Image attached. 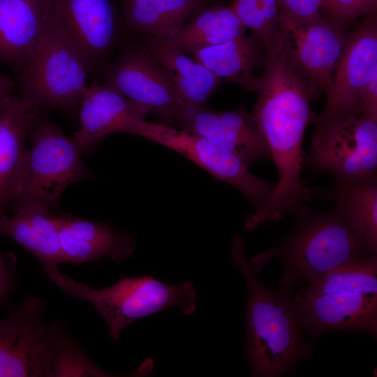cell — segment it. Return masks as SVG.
<instances>
[{
	"mask_svg": "<svg viewBox=\"0 0 377 377\" xmlns=\"http://www.w3.org/2000/svg\"><path fill=\"white\" fill-rule=\"evenodd\" d=\"M230 251L247 287L246 357L252 376L293 373L311 351L302 337L293 295L290 290H273L261 283L249 265L241 237L233 238Z\"/></svg>",
	"mask_w": 377,
	"mask_h": 377,
	"instance_id": "obj_1",
	"label": "cell"
},
{
	"mask_svg": "<svg viewBox=\"0 0 377 377\" xmlns=\"http://www.w3.org/2000/svg\"><path fill=\"white\" fill-rule=\"evenodd\" d=\"M294 214V227L286 239L249 262L257 273L279 258L280 288H302L348 263L376 254L336 207L321 212L301 206Z\"/></svg>",
	"mask_w": 377,
	"mask_h": 377,
	"instance_id": "obj_2",
	"label": "cell"
},
{
	"mask_svg": "<svg viewBox=\"0 0 377 377\" xmlns=\"http://www.w3.org/2000/svg\"><path fill=\"white\" fill-rule=\"evenodd\" d=\"M302 330L311 337L332 330L377 334V257L334 269L293 295Z\"/></svg>",
	"mask_w": 377,
	"mask_h": 377,
	"instance_id": "obj_3",
	"label": "cell"
},
{
	"mask_svg": "<svg viewBox=\"0 0 377 377\" xmlns=\"http://www.w3.org/2000/svg\"><path fill=\"white\" fill-rule=\"evenodd\" d=\"M91 71L58 20L48 0L38 47L17 80L20 96L37 107L77 110Z\"/></svg>",
	"mask_w": 377,
	"mask_h": 377,
	"instance_id": "obj_4",
	"label": "cell"
},
{
	"mask_svg": "<svg viewBox=\"0 0 377 377\" xmlns=\"http://www.w3.org/2000/svg\"><path fill=\"white\" fill-rule=\"evenodd\" d=\"M54 283L68 295L90 304L114 341L128 325L154 313L176 307L189 315L196 309V290L191 281L169 284L146 275L121 278L112 286L95 289L61 273Z\"/></svg>",
	"mask_w": 377,
	"mask_h": 377,
	"instance_id": "obj_5",
	"label": "cell"
},
{
	"mask_svg": "<svg viewBox=\"0 0 377 377\" xmlns=\"http://www.w3.org/2000/svg\"><path fill=\"white\" fill-rule=\"evenodd\" d=\"M29 137L30 148L19 192L10 205L12 208L29 202L52 208L68 186L94 178L73 138L50 120L38 116Z\"/></svg>",
	"mask_w": 377,
	"mask_h": 377,
	"instance_id": "obj_6",
	"label": "cell"
},
{
	"mask_svg": "<svg viewBox=\"0 0 377 377\" xmlns=\"http://www.w3.org/2000/svg\"><path fill=\"white\" fill-rule=\"evenodd\" d=\"M306 161L337 184L376 177L377 115L357 108L317 123Z\"/></svg>",
	"mask_w": 377,
	"mask_h": 377,
	"instance_id": "obj_7",
	"label": "cell"
},
{
	"mask_svg": "<svg viewBox=\"0 0 377 377\" xmlns=\"http://www.w3.org/2000/svg\"><path fill=\"white\" fill-rule=\"evenodd\" d=\"M124 133L136 134L176 151L199 166L241 191L254 205L262 209L272 198L276 184L251 173L234 154L207 138L184 129L136 118L126 125Z\"/></svg>",
	"mask_w": 377,
	"mask_h": 377,
	"instance_id": "obj_8",
	"label": "cell"
},
{
	"mask_svg": "<svg viewBox=\"0 0 377 377\" xmlns=\"http://www.w3.org/2000/svg\"><path fill=\"white\" fill-rule=\"evenodd\" d=\"M44 308L29 297L0 319V377H52L51 345L61 325L45 323Z\"/></svg>",
	"mask_w": 377,
	"mask_h": 377,
	"instance_id": "obj_9",
	"label": "cell"
},
{
	"mask_svg": "<svg viewBox=\"0 0 377 377\" xmlns=\"http://www.w3.org/2000/svg\"><path fill=\"white\" fill-rule=\"evenodd\" d=\"M286 60L317 89L327 94L332 73L346 43L341 22L325 20L318 13L293 17L279 13Z\"/></svg>",
	"mask_w": 377,
	"mask_h": 377,
	"instance_id": "obj_10",
	"label": "cell"
},
{
	"mask_svg": "<svg viewBox=\"0 0 377 377\" xmlns=\"http://www.w3.org/2000/svg\"><path fill=\"white\" fill-rule=\"evenodd\" d=\"M105 84L145 108L162 124H179L186 112L170 79L147 53L129 52L108 71Z\"/></svg>",
	"mask_w": 377,
	"mask_h": 377,
	"instance_id": "obj_11",
	"label": "cell"
},
{
	"mask_svg": "<svg viewBox=\"0 0 377 377\" xmlns=\"http://www.w3.org/2000/svg\"><path fill=\"white\" fill-rule=\"evenodd\" d=\"M335 68L336 75L327 94L325 108L316 117V123L357 109L362 89L377 73V24L374 10L347 38Z\"/></svg>",
	"mask_w": 377,
	"mask_h": 377,
	"instance_id": "obj_12",
	"label": "cell"
},
{
	"mask_svg": "<svg viewBox=\"0 0 377 377\" xmlns=\"http://www.w3.org/2000/svg\"><path fill=\"white\" fill-rule=\"evenodd\" d=\"M179 125L235 154L246 167L258 161L272 159L263 133L254 116L244 105L230 112L200 106L187 111Z\"/></svg>",
	"mask_w": 377,
	"mask_h": 377,
	"instance_id": "obj_13",
	"label": "cell"
},
{
	"mask_svg": "<svg viewBox=\"0 0 377 377\" xmlns=\"http://www.w3.org/2000/svg\"><path fill=\"white\" fill-rule=\"evenodd\" d=\"M58 20L91 70L112 47L117 19L110 0H48Z\"/></svg>",
	"mask_w": 377,
	"mask_h": 377,
	"instance_id": "obj_14",
	"label": "cell"
},
{
	"mask_svg": "<svg viewBox=\"0 0 377 377\" xmlns=\"http://www.w3.org/2000/svg\"><path fill=\"white\" fill-rule=\"evenodd\" d=\"M77 111L80 127L72 138L83 154L92 152L110 135L123 133L130 120L145 118L149 113L145 108L96 80L87 87Z\"/></svg>",
	"mask_w": 377,
	"mask_h": 377,
	"instance_id": "obj_15",
	"label": "cell"
},
{
	"mask_svg": "<svg viewBox=\"0 0 377 377\" xmlns=\"http://www.w3.org/2000/svg\"><path fill=\"white\" fill-rule=\"evenodd\" d=\"M38 116V107L20 96L10 95L0 107V215L19 192L26 140Z\"/></svg>",
	"mask_w": 377,
	"mask_h": 377,
	"instance_id": "obj_16",
	"label": "cell"
},
{
	"mask_svg": "<svg viewBox=\"0 0 377 377\" xmlns=\"http://www.w3.org/2000/svg\"><path fill=\"white\" fill-rule=\"evenodd\" d=\"M63 263H82L109 257L116 263L131 258L133 237L101 222L70 214L56 216Z\"/></svg>",
	"mask_w": 377,
	"mask_h": 377,
	"instance_id": "obj_17",
	"label": "cell"
},
{
	"mask_svg": "<svg viewBox=\"0 0 377 377\" xmlns=\"http://www.w3.org/2000/svg\"><path fill=\"white\" fill-rule=\"evenodd\" d=\"M14 215H0V235L29 251L38 261L50 281L61 274L62 263L56 216L52 208L29 202L13 207Z\"/></svg>",
	"mask_w": 377,
	"mask_h": 377,
	"instance_id": "obj_18",
	"label": "cell"
},
{
	"mask_svg": "<svg viewBox=\"0 0 377 377\" xmlns=\"http://www.w3.org/2000/svg\"><path fill=\"white\" fill-rule=\"evenodd\" d=\"M45 0H0V61L21 71L40 39Z\"/></svg>",
	"mask_w": 377,
	"mask_h": 377,
	"instance_id": "obj_19",
	"label": "cell"
},
{
	"mask_svg": "<svg viewBox=\"0 0 377 377\" xmlns=\"http://www.w3.org/2000/svg\"><path fill=\"white\" fill-rule=\"evenodd\" d=\"M146 53L166 73L186 112L202 106L221 82L203 65L158 38L151 37Z\"/></svg>",
	"mask_w": 377,
	"mask_h": 377,
	"instance_id": "obj_20",
	"label": "cell"
},
{
	"mask_svg": "<svg viewBox=\"0 0 377 377\" xmlns=\"http://www.w3.org/2000/svg\"><path fill=\"white\" fill-rule=\"evenodd\" d=\"M264 45L255 34H245L232 40L206 47L195 51L194 60L203 65L219 77H225L245 89L257 91L259 77L254 71L265 64L267 54Z\"/></svg>",
	"mask_w": 377,
	"mask_h": 377,
	"instance_id": "obj_21",
	"label": "cell"
},
{
	"mask_svg": "<svg viewBox=\"0 0 377 377\" xmlns=\"http://www.w3.org/2000/svg\"><path fill=\"white\" fill-rule=\"evenodd\" d=\"M245 29L230 7H214L200 13L186 24L157 38L185 54H193L200 49L242 36Z\"/></svg>",
	"mask_w": 377,
	"mask_h": 377,
	"instance_id": "obj_22",
	"label": "cell"
},
{
	"mask_svg": "<svg viewBox=\"0 0 377 377\" xmlns=\"http://www.w3.org/2000/svg\"><path fill=\"white\" fill-rule=\"evenodd\" d=\"M127 25L151 37L182 26L203 0H122Z\"/></svg>",
	"mask_w": 377,
	"mask_h": 377,
	"instance_id": "obj_23",
	"label": "cell"
},
{
	"mask_svg": "<svg viewBox=\"0 0 377 377\" xmlns=\"http://www.w3.org/2000/svg\"><path fill=\"white\" fill-rule=\"evenodd\" d=\"M330 195L336 207L370 249L377 251L376 177L337 184Z\"/></svg>",
	"mask_w": 377,
	"mask_h": 377,
	"instance_id": "obj_24",
	"label": "cell"
},
{
	"mask_svg": "<svg viewBox=\"0 0 377 377\" xmlns=\"http://www.w3.org/2000/svg\"><path fill=\"white\" fill-rule=\"evenodd\" d=\"M230 8L259 38L269 57H285L277 0H235Z\"/></svg>",
	"mask_w": 377,
	"mask_h": 377,
	"instance_id": "obj_25",
	"label": "cell"
},
{
	"mask_svg": "<svg viewBox=\"0 0 377 377\" xmlns=\"http://www.w3.org/2000/svg\"><path fill=\"white\" fill-rule=\"evenodd\" d=\"M52 377L118 376L99 367L80 345L60 327L51 345Z\"/></svg>",
	"mask_w": 377,
	"mask_h": 377,
	"instance_id": "obj_26",
	"label": "cell"
},
{
	"mask_svg": "<svg viewBox=\"0 0 377 377\" xmlns=\"http://www.w3.org/2000/svg\"><path fill=\"white\" fill-rule=\"evenodd\" d=\"M376 0H323L322 7L332 20H351L376 8Z\"/></svg>",
	"mask_w": 377,
	"mask_h": 377,
	"instance_id": "obj_27",
	"label": "cell"
},
{
	"mask_svg": "<svg viewBox=\"0 0 377 377\" xmlns=\"http://www.w3.org/2000/svg\"><path fill=\"white\" fill-rule=\"evenodd\" d=\"M279 13L293 17H306L319 13L323 0H277Z\"/></svg>",
	"mask_w": 377,
	"mask_h": 377,
	"instance_id": "obj_28",
	"label": "cell"
},
{
	"mask_svg": "<svg viewBox=\"0 0 377 377\" xmlns=\"http://www.w3.org/2000/svg\"><path fill=\"white\" fill-rule=\"evenodd\" d=\"M15 267L8 253L0 251V309L3 306L15 286Z\"/></svg>",
	"mask_w": 377,
	"mask_h": 377,
	"instance_id": "obj_29",
	"label": "cell"
},
{
	"mask_svg": "<svg viewBox=\"0 0 377 377\" xmlns=\"http://www.w3.org/2000/svg\"><path fill=\"white\" fill-rule=\"evenodd\" d=\"M358 108L368 113L377 115V73L374 75L362 89Z\"/></svg>",
	"mask_w": 377,
	"mask_h": 377,
	"instance_id": "obj_30",
	"label": "cell"
},
{
	"mask_svg": "<svg viewBox=\"0 0 377 377\" xmlns=\"http://www.w3.org/2000/svg\"><path fill=\"white\" fill-rule=\"evenodd\" d=\"M13 87V82L6 75L0 74V107L10 95Z\"/></svg>",
	"mask_w": 377,
	"mask_h": 377,
	"instance_id": "obj_31",
	"label": "cell"
},
{
	"mask_svg": "<svg viewBox=\"0 0 377 377\" xmlns=\"http://www.w3.org/2000/svg\"><path fill=\"white\" fill-rule=\"evenodd\" d=\"M203 1H205V0H203Z\"/></svg>",
	"mask_w": 377,
	"mask_h": 377,
	"instance_id": "obj_32",
	"label": "cell"
}]
</instances>
